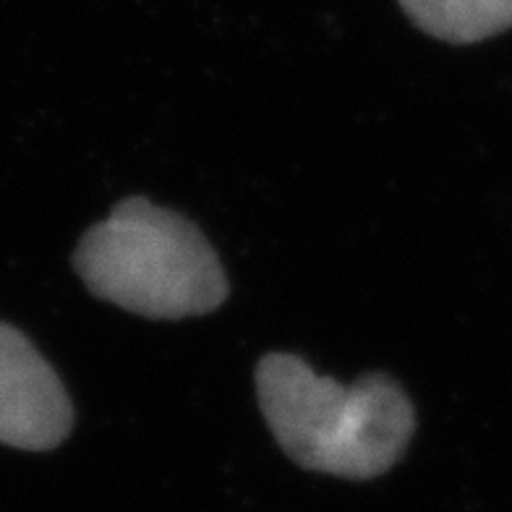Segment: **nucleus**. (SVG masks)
I'll list each match as a JSON object with an SVG mask.
<instances>
[{"instance_id":"obj_1","label":"nucleus","mask_w":512,"mask_h":512,"mask_svg":"<svg viewBox=\"0 0 512 512\" xmlns=\"http://www.w3.org/2000/svg\"><path fill=\"white\" fill-rule=\"evenodd\" d=\"M256 395L285 455L306 471L340 479L387 473L416 429L411 400L395 379L369 374L345 387L293 353H267L259 361Z\"/></svg>"},{"instance_id":"obj_4","label":"nucleus","mask_w":512,"mask_h":512,"mask_svg":"<svg viewBox=\"0 0 512 512\" xmlns=\"http://www.w3.org/2000/svg\"><path fill=\"white\" fill-rule=\"evenodd\" d=\"M421 32L471 45L512 29V0H398Z\"/></svg>"},{"instance_id":"obj_3","label":"nucleus","mask_w":512,"mask_h":512,"mask_svg":"<svg viewBox=\"0 0 512 512\" xmlns=\"http://www.w3.org/2000/svg\"><path fill=\"white\" fill-rule=\"evenodd\" d=\"M71 426L74 408L53 366L27 335L0 322V445L53 450Z\"/></svg>"},{"instance_id":"obj_2","label":"nucleus","mask_w":512,"mask_h":512,"mask_svg":"<svg viewBox=\"0 0 512 512\" xmlns=\"http://www.w3.org/2000/svg\"><path fill=\"white\" fill-rule=\"evenodd\" d=\"M74 267L97 298L139 317H199L228 298V277L202 230L142 196L84 233Z\"/></svg>"}]
</instances>
